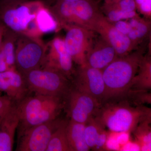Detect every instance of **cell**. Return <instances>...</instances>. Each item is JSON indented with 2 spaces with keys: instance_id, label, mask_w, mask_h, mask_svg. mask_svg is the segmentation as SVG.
Masks as SVG:
<instances>
[{
  "instance_id": "37",
  "label": "cell",
  "mask_w": 151,
  "mask_h": 151,
  "mask_svg": "<svg viewBox=\"0 0 151 151\" xmlns=\"http://www.w3.org/2000/svg\"><path fill=\"white\" fill-rule=\"evenodd\" d=\"M119 1V0H109V1H108V2L115 3Z\"/></svg>"
},
{
  "instance_id": "26",
  "label": "cell",
  "mask_w": 151,
  "mask_h": 151,
  "mask_svg": "<svg viewBox=\"0 0 151 151\" xmlns=\"http://www.w3.org/2000/svg\"><path fill=\"white\" fill-rule=\"evenodd\" d=\"M121 146L116 139V132H108V138L105 145V151H120Z\"/></svg>"
},
{
  "instance_id": "10",
  "label": "cell",
  "mask_w": 151,
  "mask_h": 151,
  "mask_svg": "<svg viewBox=\"0 0 151 151\" xmlns=\"http://www.w3.org/2000/svg\"><path fill=\"white\" fill-rule=\"evenodd\" d=\"M73 76V87L94 97L102 105L105 92L102 70L85 64L81 65Z\"/></svg>"
},
{
  "instance_id": "15",
  "label": "cell",
  "mask_w": 151,
  "mask_h": 151,
  "mask_svg": "<svg viewBox=\"0 0 151 151\" xmlns=\"http://www.w3.org/2000/svg\"><path fill=\"white\" fill-rule=\"evenodd\" d=\"M85 140L89 149L105 151L108 132L100 122L92 117L85 124Z\"/></svg>"
},
{
  "instance_id": "34",
  "label": "cell",
  "mask_w": 151,
  "mask_h": 151,
  "mask_svg": "<svg viewBox=\"0 0 151 151\" xmlns=\"http://www.w3.org/2000/svg\"><path fill=\"white\" fill-rule=\"evenodd\" d=\"M6 28L0 22V47L1 45L2 42L3 36H4V34Z\"/></svg>"
},
{
  "instance_id": "28",
  "label": "cell",
  "mask_w": 151,
  "mask_h": 151,
  "mask_svg": "<svg viewBox=\"0 0 151 151\" xmlns=\"http://www.w3.org/2000/svg\"><path fill=\"white\" fill-rule=\"evenodd\" d=\"M14 103L6 95L0 96V121Z\"/></svg>"
},
{
  "instance_id": "8",
  "label": "cell",
  "mask_w": 151,
  "mask_h": 151,
  "mask_svg": "<svg viewBox=\"0 0 151 151\" xmlns=\"http://www.w3.org/2000/svg\"><path fill=\"white\" fill-rule=\"evenodd\" d=\"M64 100H66L70 120L82 124H86L94 117L101 105L97 99L78 91L72 85Z\"/></svg>"
},
{
  "instance_id": "4",
  "label": "cell",
  "mask_w": 151,
  "mask_h": 151,
  "mask_svg": "<svg viewBox=\"0 0 151 151\" xmlns=\"http://www.w3.org/2000/svg\"><path fill=\"white\" fill-rule=\"evenodd\" d=\"M41 1L0 3V22L6 29L18 35L40 37L42 34L36 23Z\"/></svg>"
},
{
  "instance_id": "20",
  "label": "cell",
  "mask_w": 151,
  "mask_h": 151,
  "mask_svg": "<svg viewBox=\"0 0 151 151\" xmlns=\"http://www.w3.org/2000/svg\"><path fill=\"white\" fill-rule=\"evenodd\" d=\"M139 68V72L134 78L131 90L134 89L137 92H147L151 88L150 61L142 60Z\"/></svg>"
},
{
  "instance_id": "21",
  "label": "cell",
  "mask_w": 151,
  "mask_h": 151,
  "mask_svg": "<svg viewBox=\"0 0 151 151\" xmlns=\"http://www.w3.org/2000/svg\"><path fill=\"white\" fill-rule=\"evenodd\" d=\"M67 122L63 120L53 132L46 151H70L66 134Z\"/></svg>"
},
{
  "instance_id": "30",
  "label": "cell",
  "mask_w": 151,
  "mask_h": 151,
  "mask_svg": "<svg viewBox=\"0 0 151 151\" xmlns=\"http://www.w3.org/2000/svg\"><path fill=\"white\" fill-rule=\"evenodd\" d=\"M136 5L139 7L143 12L149 13L151 11V0H135Z\"/></svg>"
},
{
  "instance_id": "33",
  "label": "cell",
  "mask_w": 151,
  "mask_h": 151,
  "mask_svg": "<svg viewBox=\"0 0 151 151\" xmlns=\"http://www.w3.org/2000/svg\"><path fill=\"white\" fill-rule=\"evenodd\" d=\"M9 69V68L6 62L5 58L0 47V72L6 71Z\"/></svg>"
},
{
  "instance_id": "7",
  "label": "cell",
  "mask_w": 151,
  "mask_h": 151,
  "mask_svg": "<svg viewBox=\"0 0 151 151\" xmlns=\"http://www.w3.org/2000/svg\"><path fill=\"white\" fill-rule=\"evenodd\" d=\"M63 121L58 118L25 130L19 135L16 151H46L52 135Z\"/></svg>"
},
{
  "instance_id": "18",
  "label": "cell",
  "mask_w": 151,
  "mask_h": 151,
  "mask_svg": "<svg viewBox=\"0 0 151 151\" xmlns=\"http://www.w3.org/2000/svg\"><path fill=\"white\" fill-rule=\"evenodd\" d=\"M36 23L42 34L54 32L58 27L56 19L48 7L44 4L39 8L37 13Z\"/></svg>"
},
{
  "instance_id": "12",
  "label": "cell",
  "mask_w": 151,
  "mask_h": 151,
  "mask_svg": "<svg viewBox=\"0 0 151 151\" xmlns=\"http://www.w3.org/2000/svg\"><path fill=\"white\" fill-rule=\"evenodd\" d=\"M0 92H4L16 104L29 92L23 75L16 68L0 72Z\"/></svg>"
},
{
  "instance_id": "38",
  "label": "cell",
  "mask_w": 151,
  "mask_h": 151,
  "mask_svg": "<svg viewBox=\"0 0 151 151\" xmlns=\"http://www.w3.org/2000/svg\"><path fill=\"white\" fill-rule=\"evenodd\" d=\"M107 1H109V0H107Z\"/></svg>"
},
{
  "instance_id": "29",
  "label": "cell",
  "mask_w": 151,
  "mask_h": 151,
  "mask_svg": "<svg viewBox=\"0 0 151 151\" xmlns=\"http://www.w3.org/2000/svg\"><path fill=\"white\" fill-rule=\"evenodd\" d=\"M114 27L119 32L127 35L131 29V27L129 23L122 21V20L116 22Z\"/></svg>"
},
{
  "instance_id": "36",
  "label": "cell",
  "mask_w": 151,
  "mask_h": 151,
  "mask_svg": "<svg viewBox=\"0 0 151 151\" xmlns=\"http://www.w3.org/2000/svg\"><path fill=\"white\" fill-rule=\"evenodd\" d=\"M56 1H78V0H55Z\"/></svg>"
},
{
  "instance_id": "3",
  "label": "cell",
  "mask_w": 151,
  "mask_h": 151,
  "mask_svg": "<svg viewBox=\"0 0 151 151\" xmlns=\"http://www.w3.org/2000/svg\"><path fill=\"white\" fill-rule=\"evenodd\" d=\"M19 122V135L25 130L58 118L65 106L63 98L35 94L17 103Z\"/></svg>"
},
{
  "instance_id": "17",
  "label": "cell",
  "mask_w": 151,
  "mask_h": 151,
  "mask_svg": "<svg viewBox=\"0 0 151 151\" xmlns=\"http://www.w3.org/2000/svg\"><path fill=\"white\" fill-rule=\"evenodd\" d=\"M116 55L115 50L111 45L97 49L86 57V64L103 70L117 58Z\"/></svg>"
},
{
  "instance_id": "25",
  "label": "cell",
  "mask_w": 151,
  "mask_h": 151,
  "mask_svg": "<svg viewBox=\"0 0 151 151\" xmlns=\"http://www.w3.org/2000/svg\"><path fill=\"white\" fill-rule=\"evenodd\" d=\"M131 29L134 32L137 39L143 37L147 32V26L134 19H131L129 23Z\"/></svg>"
},
{
  "instance_id": "9",
  "label": "cell",
  "mask_w": 151,
  "mask_h": 151,
  "mask_svg": "<svg viewBox=\"0 0 151 151\" xmlns=\"http://www.w3.org/2000/svg\"><path fill=\"white\" fill-rule=\"evenodd\" d=\"M96 3L92 0H78L75 1H58L48 8L56 20L62 22H77L88 21L92 17Z\"/></svg>"
},
{
  "instance_id": "2",
  "label": "cell",
  "mask_w": 151,
  "mask_h": 151,
  "mask_svg": "<svg viewBox=\"0 0 151 151\" xmlns=\"http://www.w3.org/2000/svg\"><path fill=\"white\" fill-rule=\"evenodd\" d=\"M142 60L137 55L116 58L102 70L105 92L102 105L127 96Z\"/></svg>"
},
{
  "instance_id": "6",
  "label": "cell",
  "mask_w": 151,
  "mask_h": 151,
  "mask_svg": "<svg viewBox=\"0 0 151 151\" xmlns=\"http://www.w3.org/2000/svg\"><path fill=\"white\" fill-rule=\"evenodd\" d=\"M46 45L40 37L20 35L16 43L15 66L22 74L42 66Z\"/></svg>"
},
{
  "instance_id": "31",
  "label": "cell",
  "mask_w": 151,
  "mask_h": 151,
  "mask_svg": "<svg viewBox=\"0 0 151 151\" xmlns=\"http://www.w3.org/2000/svg\"><path fill=\"white\" fill-rule=\"evenodd\" d=\"M129 132H116V139L121 147L126 144L130 140Z\"/></svg>"
},
{
  "instance_id": "22",
  "label": "cell",
  "mask_w": 151,
  "mask_h": 151,
  "mask_svg": "<svg viewBox=\"0 0 151 151\" xmlns=\"http://www.w3.org/2000/svg\"><path fill=\"white\" fill-rule=\"evenodd\" d=\"M108 37L116 54L123 56L129 51L131 40L128 36L119 32L113 27L108 31Z\"/></svg>"
},
{
  "instance_id": "13",
  "label": "cell",
  "mask_w": 151,
  "mask_h": 151,
  "mask_svg": "<svg viewBox=\"0 0 151 151\" xmlns=\"http://www.w3.org/2000/svg\"><path fill=\"white\" fill-rule=\"evenodd\" d=\"M19 119L14 103L0 121V151H12Z\"/></svg>"
},
{
  "instance_id": "16",
  "label": "cell",
  "mask_w": 151,
  "mask_h": 151,
  "mask_svg": "<svg viewBox=\"0 0 151 151\" xmlns=\"http://www.w3.org/2000/svg\"><path fill=\"white\" fill-rule=\"evenodd\" d=\"M85 124L70 120L66 125V134L70 151H88L85 140Z\"/></svg>"
},
{
  "instance_id": "27",
  "label": "cell",
  "mask_w": 151,
  "mask_h": 151,
  "mask_svg": "<svg viewBox=\"0 0 151 151\" xmlns=\"http://www.w3.org/2000/svg\"><path fill=\"white\" fill-rule=\"evenodd\" d=\"M115 6L117 9L124 12H131L134 11L136 8L135 0H119L116 2Z\"/></svg>"
},
{
  "instance_id": "32",
  "label": "cell",
  "mask_w": 151,
  "mask_h": 151,
  "mask_svg": "<svg viewBox=\"0 0 151 151\" xmlns=\"http://www.w3.org/2000/svg\"><path fill=\"white\" fill-rule=\"evenodd\" d=\"M120 151H141L140 146L136 141L129 140L126 144L122 146Z\"/></svg>"
},
{
  "instance_id": "19",
  "label": "cell",
  "mask_w": 151,
  "mask_h": 151,
  "mask_svg": "<svg viewBox=\"0 0 151 151\" xmlns=\"http://www.w3.org/2000/svg\"><path fill=\"white\" fill-rule=\"evenodd\" d=\"M18 35L6 29L3 36L1 49L9 69L16 68V43Z\"/></svg>"
},
{
  "instance_id": "14",
  "label": "cell",
  "mask_w": 151,
  "mask_h": 151,
  "mask_svg": "<svg viewBox=\"0 0 151 151\" xmlns=\"http://www.w3.org/2000/svg\"><path fill=\"white\" fill-rule=\"evenodd\" d=\"M64 40L65 48L73 60V62L81 65L86 63L84 54L85 33L82 29L77 26H69Z\"/></svg>"
},
{
  "instance_id": "11",
  "label": "cell",
  "mask_w": 151,
  "mask_h": 151,
  "mask_svg": "<svg viewBox=\"0 0 151 151\" xmlns=\"http://www.w3.org/2000/svg\"><path fill=\"white\" fill-rule=\"evenodd\" d=\"M41 67L58 70L69 80L72 78L75 72L73 60L65 48L63 40L55 37L46 45L45 56Z\"/></svg>"
},
{
  "instance_id": "23",
  "label": "cell",
  "mask_w": 151,
  "mask_h": 151,
  "mask_svg": "<svg viewBox=\"0 0 151 151\" xmlns=\"http://www.w3.org/2000/svg\"><path fill=\"white\" fill-rule=\"evenodd\" d=\"M151 121L140 123L134 130L135 139L140 146L141 151L151 150Z\"/></svg>"
},
{
  "instance_id": "5",
  "label": "cell",
  "mask_w": 151,
  "mask_h": 151,
  "mask_svg": "<svg viewBox=\"0 0 151 151\" xmlns=\"http://www.w3.org/2000/svg\"><path fill=\"white\" fill-rule=\"evenodd\" d=\"M22 75L29 91L35 94L64 99L72 85L64 74L52 68L41 67Z\"/></svg>"
},
{
  "instance_id": "24",
  "label": "cell",
  "mask_w": 151,
  "mask_h": 151,
  "mask_svg": "<svg viewBox=\"0 0 151 151\" xmlns=\"http://www.w3.org/2000/svg\"><path fill=\"white\" fill-rule=\"evenodd\" d=\"M136 15L135 11L127 12L116 9L109 13L108 18L112 21L118 22L122 19L133 18Z\"/></svg>"
},
{
  "instance_id": "1",
  "label": "cell",
  "mask_w": 151,
  "mask_h": 151,
  "mask_svg": "<svg viewBox=\"0 0 151 151\" xmlns=\"http://www.w3.org/2000/svg\"><path fill=\"white\" fill-rule=\"evenodd\" d=\"M94 117L110 131L130 133L142 122L151 121V109L119 100L101 105Z\"/></svg>"
},
{
  "instance_id": "35",
  "label": "cell",
  "mask_w": 151,
  "mask_h": 151,
  "mask_svg": "<svg viewBox=\"0 0 151 151\" xmlns=\"http://www.w3.org/2000/svg\"><path fill=\"white\" fill-rule=\"evenodd\" d=\"M42 1V0H0V3L12 1Z\"/></svg>"
}]
</instances>
